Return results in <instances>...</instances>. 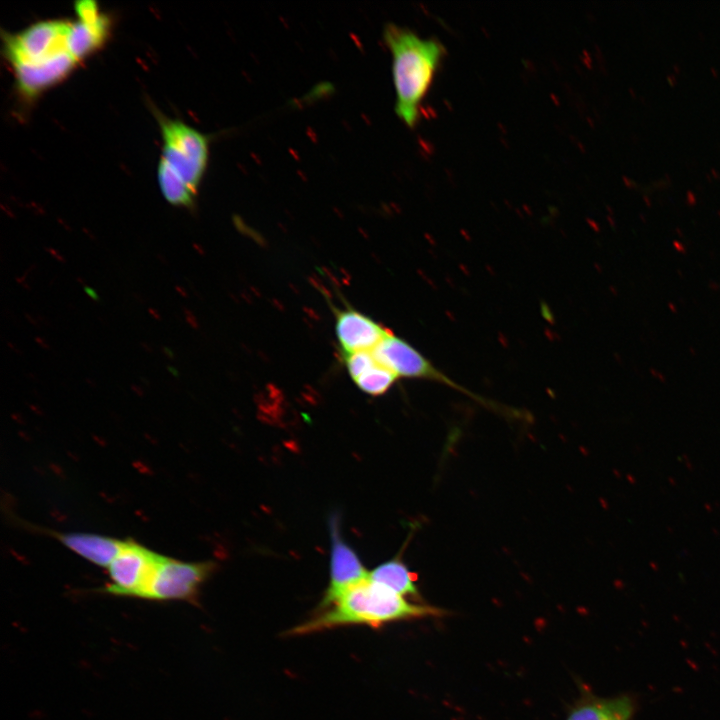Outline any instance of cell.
<instances>
[{
	"label": "cell",
	"mask_w": 720,
	"mask_h": 720,
	"mask_svg": "<svg viewBox=\"0 0 720 720\" xmlns=\"http://www.w3.org/2000/svg\"><path fill=\"white\" fill-rule=\"evenodd\" d=\"M72 21L45 20L3 36L18 90L32 98L63 80L78 61L68 48Z\"/></svg>",
	"instance_id": "1"
},
{
	"label": "cell",
	"mask_w": 720,
	"mask_h": 720,
	"mask_svg": "<svg viewBox=\"0 0 720 720\" xmlns=\"http://www.w3.org/2000/svg\"><path fill=\"white\" fill-rule=\"evenodd\" d=\"M440 614L438 608L410 602L368 577L346 590L328 607L316 611L307 621L288 630L286 635L301 636L353 625L376 629L395 621Z\"/></svg>",
	"instance_id": "2"
},
{
	"label": "cell",
	"mask_w": 720,
	"mask_h": 720,
	"mask_svg": "<svg viewBox=\"0 0 720 720\" xmlns=\"http://www.w3.org/2000/svg\"><path fill=\"white\" fill-rule=\"evenodd\" d=\"M384 39L392 54L395 111L406 125L413 127L445 48L437 39L422 38L393 23L385 26Z\"/></svg>",
	"instance_id": "3"
},
{
	"label": "cell",
	"mask_w": 720,
	"mask_h": 720,
	"mask_svg": "<svg viewBox=\"0 0 720 720\" xmlns=\"http://www.w3.org/2000/svg\"><path fill=\"white\" fill-rule=\"evenodd\" d=\"M163 148L161 158L196 194L207 167L209 140L206 135L181 120L156 114Z\"/></svg>",
	"instance_id": "4"
},
{
	"label": "cell",
	"mask_w": 720,
	"mask_h": 720,
	"mask_svg": "<svg viewBox=\"0 0 720 720\" xmlns=\"http://www.w3.org/2000/svg\"><path fill=\"white\" fill-rule=\"evenodd\" d=\"M216 562H186L159 555L138 599L156 602H198L201 586L214 573Z\"/></svg>",
	"instance_id": "5"
},
{
	"label": "cell",
	"mask_w": 720,
	"mask_h": 720,
	"mask_svg": "<svg viewBox=\"0 0 720 720\" xmlns=\"http://www.w3.org/2000/svg\"><path fill=\"white\" fill-rule=\"evenodd\" d=\"M159 555L133 540L126 539L122 549L107 568L109 583L99 591L103 594L138 599Z\"/></svg>",
	"instance_id": "6"
},
{
	"label": "cell",
	"mask_w": 720,
	"mask_h": 720,
	"mask_svg": "<svg viewBox=\"0 0 720 720\" xmlns=\"http://www.w3.org/2000/svg\"><path fill=\"white\" fill-rule=\"evenodd\" d=\"M376 361L397 377L429 379L465 391L405 340L388 334L372 349Z\"/></svg>",
	"instance_id": "7"
},
{
	"label": "cell",
	"mask_w": 720,
	"mask_h": 720,
	"mask_svg": "<svg viewBox=\"0 0 720 720\" xmlns=\"http://www.w3.org/2000/svg\"><path fill=\"white\" fill-rule=\"evenodd\" d=\"M330 536V578L316 611L328 607L346 590L369 576V571L362 564L356 551L342 538L337 519L330 521Z\"/></svg>",
	"instance_id": "8"
},
{
	"label": "cell",
	"mask_w": 720,
	"mask_h": 720,
	"mask_svg": "<svg viewBox=\"0 0 720 720\" xmlns=\"http://www.w3.org/2000/svg\"><path fill=\"white\" fill-rule=\"evenodd\" d=\"M336 336L342 353L372 350L391 332L353 309H336Z\"/></svg>",
	"instance_id": "9"
},
{
	"label": "cell",
	"mask_w": 720,
	"mask_h": 720,
	"mask_svg": "<svg viewBox=\"0 0 720 720\" xmlns=\"http://www.w3.org/2000/svg\"><path fill=\"white\" fill-rule=\"evenodd\" d=\"M46 533L87 561L107 568L125 542V540L94 533L58 532L53 530H46Z\"/></svg>",
	"instance_id": "10"
},
{
	"label": "cell",
	"mask_w": 720,
	"mask_h": 720,
	"mask_svg": "<svg viewBox=\"0 0 720 720\" xmlns=\"http://www.w3.org/2000/svg\"><path fill=\"white\" fill-rule=\"evenodd\" d=\"M635 711L632 697H583L572 709L567 720H631Z\"/></svg>",
	"instance_id": "11"
},
{
	"label": "cell",
	"mask_w": 720,
	"mask_h": 720,
	"mask_svg": "<svg viewBox=\"0 0 720 720\" xmlns=\"http://www.w3.org/2000/svg\"><path fill=\"white\" fill-rule=\"evenodd\" d=\"M109 27L110 21L104 14L95 22L72 21L68 35L70 53L81 61L103 45Z\"/></svg>",
	"instance_id": "12"
},
{
	"label": "cell",
	"mask_w": 720,
	"mask_h": 720,
	"mask_svg": "<svg viewBox=\"0 0 720 720\" xmlns=\"http://www.w3.org/2000/svg\"><path fill=\"white\" fill-rule=\"evenodd\" d=\"M369 579L403 597H419L417 575L411 572L400 557L381 563L369 571Z\"/></svg>",
	"instance_id": "13"
},
{
	"label": "cell",
	"mask_w": 720,
	"mask_h": 720,
	"mask_svg": "<svg viewBox=\"0 0 720 720\" xmlns=\"http://www.w3.org/2000/svg\"><path fill=\"white\" fill-rule=\"evenodd\" d=\"M157 173L160 190L169 203L192 207L196 194L162 158L159 160Z\"/></svg>",
	"instance_id": "14"
},
{
	"label": "cell",
	"mask_w": 720,
	"mask_h": 720,
	"mask_svg": "<svg viewBox=\"0 0 720 720\" xmlns=\"http://www.w3.org/2000/svg\"><path fill=\"white\" fill-rule=\"evenodd\" d=\"M397 378L393 372L378 363L353 381L362 392L379 396L386 393Z\"/></svg>",
	"instance_id": "15"
},
{
	"label": "cell",
	"mask_w": 720,
	"mask_h": 720,
	"mask_svg": "<svg viewBox=\"0 0 720 720\" xmlns=\"http://www.w3.org/2000/svg\"><path fill=\"white\" fill-rule=\"evenodd\" d=\"M342 354L346 369L353 380L378 364L372 350Z\"/></svg>",
	"instance_id": "16"
},
{
	"label": "cell",
	"mask_w": 720,
	"mask_h": 720,
	"mask_svg": "<svg viewBox=\"0 0 720 720\" xmlns=\"http://www.w3.org/2000/svg\"><path fill=\"white\" fill-rule=\"evenodd\" d=\"M74 9L76 15L78 16V20L82 22H95L103 15L99 12L97 3L93 0L77 1L74 5Z\"/></svg>",
	"instance_id": "17"
},
{
	"label": "cell",
	"mask_w": 720,
	"mask_h": 720,
	"mask_svg": "<svg viewBox=\"0 0 720 720\" xmlns=\"http://www.w3.org/2000/svg\"><path fill=\"white\" fill-rule=\"evenodd\" d=\"M687 199L689 200V203H690V204H694V203L696 202L695 195H694L693 192L690 191V190L687 191Z\"/></svg>",
	"instance_id": "18"
},
{
	"label": "cell",
	"mask_w": 720,
	"mask_h": 720,
	"mask_svg": "<svg viewBox=\"0 0 720 720\" xmlns=\"http://www.w3.org/2000/svg\"><path fill=\"white\" fill-rule=\"evenodd\" d=\"M85 291H86V293L88 294V296H90L91 298H93V299H95V300L98 299L96 292L93 291L92 289H90V288H85Z\"/></svg>",
	"instance_id": "19"
},
{
	"label": "cell",
	"mask_w": 720,
	"mask_h": 720,
	"mask_svg": "<svg viewBox=\"0 0 720 720\" xmlns=\"http://www.w3.org/2000/svg\"><path fill=\"white\" fill-rule=\"evenodd\" d=\"M667 80L669 81V83H670L671 85H674L676 78H675L673 75L670 74V75L667 76Z\"/></svg>",
	"instance_id": "20"
},
{
	"label": "cell",
	"mask_w": 720,
	"mask_h": 720,
	"mask_svg": "<svg viewBox=\"0 0 720 720\" xmlns=\"http://www.w3.org/2000/svg\"><path fill=\"white\" fill-rule=\"evenodd\" d=\"M623 180L626 181L628 186H634L635 182L633 180H629L627 177L623 176Z\"/></svg>",
	"instance_id": "21"
},
{
	"label": "cell",
	"mask_w": 720,
	"mask_h": 720,
	"mask_svg": "<svg viewBox=\"0 0 720 720\" xmlns=\"http://www.w3.org/2000/svg\"><path fill=\"white\" fill-rule=\"evenodd\" d=\"M711 173L714 175V177H720L719 173L714 168H711Z\"/></svg>",
	"instance_id": "22"
},
{
	"label": "cell",
	"mask_w": 720,
	"mask_h": 720,
	"mask_svg": "<svg viewBox=\"0 0 720 720\" xmlns=\"http://www.w3.org/2000/svg\"><path fill=\"white\" fill-rule=\"evenodd\" d=\"M710 70H711V72L713 73L714 76H717V75H718L717 70H716L714 67H711Z\"/></svg>",
	"instance_id": "23"
},
{
	"label": "cell",
	"mask_w": 720,
	"mask_h": 720,
	"mask_svg": "<svg viewBox=\"0 0 720 720\" xmlns=\"http://www.w3.org/2000/svg\"><path fill=\"white\" fill-rule=\"evenodd\" d=\"M643 198H644L645 202H646L648 205L651 204V203H650V200H649V198H648L647 196H644Z\"/></svg>",
	"instance_id": "24"
},
{
	"label": "cell",
	"mask_w": 720,
	"mask_h": 720,
	"mask_svg": "<svg viewBox=\"0 0 720 720\" xmlns=\"http://www.w3.org/2000/svg\"><path fill=\"white\" fill-rule=\"evenodd\" d=\"M629 90H630L631 94H632L633 96H635L634 90H633L632 88H630Z\"/></svg>",
	"instance_id": "25"
},
{
	"label": "cell",
	"mask_w": 720,
	"mask_h": 720,
	"mask_svg": "<svg viewBox=\"0 0 720 720\" xmlns=\"http://www.w3.org/2000/svg\"><path fill=\"white\" fill-rule=\"evenodd\" d=\"M674 69L676 70V72H679V68L676 65H674Z\"/></svg>",
	"instance_id": "26"
}]
</instances>
